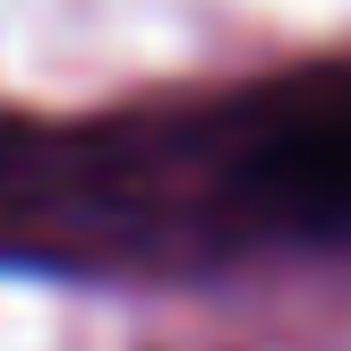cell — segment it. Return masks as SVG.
Here are the masks:
<instances>
[{"label":"cell","instance_id":"cell-1","mask_svg":"<svg viewBox=\"0 0 351 351\" xmlns=\"http://www.w3.org/2000/svg\"><path fill=\"white\" fill-rule=\"evenodd\" d=\"M249 197L308 240H351V86L291 112L249 154Z\"/></svg>","mask_w":351,"mask_h":351}]
</instances>
